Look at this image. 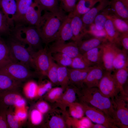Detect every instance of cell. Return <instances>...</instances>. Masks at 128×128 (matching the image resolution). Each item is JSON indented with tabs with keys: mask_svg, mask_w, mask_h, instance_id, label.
Wrapping results in <instances>:
<instances>
[{
	"mask_svg": "<svg viewBox=\"0 0 128 128\" xmlns=\"http://www.w3.org/2000/svg\"><path fill=\"white\" fill-rule=\"evenodd\" d=\"M126 102L119 96L114 100V110L112 118L118 128H128V109Z\"/></svg>",
	"mask_w": 128,
	"mask_h": 128,
	"instance_id": "7",
	"label": "cell"
},
{
	"mask_svg": "<svg viewBox=\"0 0 128 128\" xmlns=\"http://www.w3.org/2000/svg\"><path fill=\"white\" fill-rule=\"evenodd\" d=\"M12 61L8 44L0 38V69Z\"/></svg>",
	"mask_w": 128,
	"mask_h": 128,
	"instance_id": "32",
	"label": "cell"
},
{
	"mask_svg": "<svg viewBox=\"0 0 128 128\" xmlns=\"http://www.w3.org/2000/svg\"><path fill=\"white\" fill-rule=\"evenodd\" d=\"M35 1L42 11L55 13L61 9L59 6L58 0H35Z\"/></svg>",
	"mask_w": 128,
	"mask_h": 128,
	"instance_id": "33",
	"label": "cell"
},
{
	"mask_svg": "<svg viewBox=\"0 0 128 128\" xmlns=\"http://www.w3.org/2000/svg\"><path fill=\"white\" fill-rule=\"evenodd\" d=\"M7 109L0 108V128H9L6 118Z\"/></svg>",
	"mask_w": 128,
	"mask_h": 128,
	"instance_id": "51",
	"label": "cell"
},
{
	"mask_svg": "<svg viewBox=\"0 0 128 128\" xmlns=\"http://www.w3.org/2000/svg\"><path fill=\"white\" fill-rule=\"evenodd\" d=\"M78 96L80 102L101 111L112 119L114 110L113 102L101 93L97 87L84 86L79 90Z\"/></svg>",
	"mask_w": 128,
	"mask_h": 128,
	"instance_id": "2",
	"label": "cell"
},
{
	"mask_svg": "<svg viewBox=\"0 0 128 128\" xmlns=\"http://www.w3.org/2000/svg\"><path fill=\"white\" fill-rule=\"evenodd\" d=\"M109 4V0H101L96 6L93 7L82 16V22L86 27L93 23L96 16L104 9Z\"/></svg>",
	"mask_w": 128,
	"mask_h": 128,
	"instance_id": "20",
	"label": "cell"
},
{
	"mask_svg": "<svg viewBox=\"0 0 128 128\" xmlns=\"http://www.w3.org/2000/svg\"><path fill=\"white\" fill-rule=\"evenodd\" d=\"M13 29L0 8V34H11L12 33Z\"/></svg>",
	"mask_w": 128,
	"mask_h": 128,
	"instance_id": "44",
	"label": "cell"
},
{
	"mask_svg": "<svg viewBox=\"0 0 128 128\" xmlns=\"http://www.w3.org/2000/svg\"><path fill=\"white\" fill-rule=\"evenodd\" d=\"M63 9L69 13L72 12L75 7L78 0H60Z\"/></svg>",
	"mask_w": 128,
	"mask_h": 128,
	"instance_id": "48",
	"label": "cell"
},
{
	"mask_svg": "<svg viewBox=\"0 0 128 128\" xmlns=\"http://www.w3.org/2000/svg\"><path fill=\"white\" fill-rule=\"evenodd\" d=\"M57 80L58 84L64 91L69 84L68 68L58 65Z\"/></svg>",
	"mask_w": 128,
	"mask_h": 128,
	"instance_id": "34",
	"label": "cell"
},
{
	"mask_svg": "<svg viewBox=\"0 0 128 128\" xmlns=\"http://www.w3.org/2000/svg\"><path fill=\"white\" fill-rule=\"evenodd\" d=\"M107 17L112 21L115 27L121 34L128 33V20L122 18L111 12L109 8Z\"/></svg>",
	"mask_w": 128,
	"mask_h": 128,
	"instance_id": "31",
	"label": "cell"
},
{
	"mask_svg": "<svg viewBox=\"0 0 128 128\" xmlns=\"http://www.w3.org/2000/svg\"><path fill=\"white\" fill-rule=\"evenodd\" d=\"M35 0H17V10L14 20V27L21 24L28 8Z\"/></svg>",
	"mask_w": 128,
	"mask_h": 128,
	"instance_id": "25",
	"label": "cell"
},
{
	"mask_svg": "<svg viewBox=\"0 0 128 128\" xmlns=\"http://www.w3.org/2000/svg\"><path fill=\"white\" fill-rule=\"evenodd\" d=\"M69 108V115L70 116L77 119H80L84 116V111L81 103L76 101L70 104Z\"/></svg>",
	"mask_w": 128,
	"mask_h": 128,
	"instance_id": "36",
	"label": "cell"
},
{
	"mask_svg": "<svg viewBox=\"0 0 128 128\" xmlns=\"http://www.w3.org/2000/svg\"><path fill=\"white\" fill-rule=\"evenodd\" d=\"M107 41L106 38L94 37L81 41L78 45L80 53L82 54L90 50L102 45Z\"/></svg>",
	"mask_w": 128,
	"mask_h": 128,
	"instance_id": "26",
	"label": "cell"
},
{
	"mask_svg": "<svg viewBox=\"0 0 128 128\" xmlns=\"http://www.w3.org/2000/svg\"><path fill=\"white\" fill-rule=\"evenodd\" d=\"M121 1L127 8H128V0H119Z\"/></svg>",
	"mask_w": 128,
	"mask_h": 128,
	"instance_id": "55",
	"label": "cell"
},
{
	"mask_svg": "<svg viewBox=\"0 0 128 128\" xmlns=\"http://www.w3.org/2000/svg\"><path fill=\"white\" fill-rule=\"evenodd\" d=\"M48 50L51 54L61 53L72 58L80 54L78 45L74 41L66 43L54 41L50 46Z\"/></svg>",
	"mask_w": 128,
	"mask_h": 128,
	"instance_id": "10",
	"label": "cell"
},
{
	"mask_svg": "<svg viewBox=\"0 0 128 128\" xmlns=\"http://www.w3.org/2000/svg\"><path fill=\"white\" fill-rule=\"evenodd\" d=\"M101 0H78L75 8L71 12L73 15L81 16L94 6Z\"/></svg>",
	"mask_w": 128,
	"mask_h": 128,
	"instance_id": "28",
	"label": "cell"
},
{
	"mask_svg": "<svg viewBox=\"0 0 128 128\" xmlns=\"http://www.w3.org/2000/svg\"><path fill=\"white\" fill-rule=\"evenodd\" d=\"M42 10L38 4L34 1L28 8L20 25L39 26L41 20Z\"/></svg>",
	"mask_w": 128,
	"mask_h": 128,
	"instance_id": "12",
	"label": "cell"
},
{
	"mask_svg": "<svg viewBox=\"0 0 128 128\" xmlns=\"http://www.w3.org/2000/svg\"><path fill=\"white\" fill-rule=\"evenodd\" d=\"M67 16L62 9L55 13L44 11L39 25L37 28L42 42L47 45L55 41Z\"/></svg>",
	"mask_w": 128,
	"mask_h": 128,
	"instance_id": "1",
	"label": "cell"
},
{
	"mask_svg": "<svg viewBox=\"0 0 128 128\" xmlns=\"http://www.w3.org/2000/svg\"><path fill=\"white\" fill-rule=\"evenodd\" d=\"M43 114L36 108L32 109L30 115V119L32 124L35 126L40 125L43 119Z\"/></svg>",
	"mask_w": 128,
	"mask_h": 128,
	"instance_id": "45",
	"label": "cell"
},
{
	"mask_svg": "<svg viewBox=\"0 0 128 128\" xmlns=\"http://www.w3.org/2000/svg\"><path fill=\"white\" fill-rule=\"evenodd\" d=\"M120 42V45L123 47V50L128 52V33L121 34Z\"/></svg>",
	"mask_w": 128,
	"mask_h": 128,
	"instance_id": "52",
	"label": "cell"
},
{
	"mask_svg": "<svg viewBox=\"0 0 128 128\" xmlns=\"http://www.w3.org/2000/svg\"><path fill=\"white\" fill-rule=\"evenodd\" d=\"M36 108L43 114L47 113L51 110L50 105L44 101L38 102L36 105Z\"/></svg>",
	"mask_w": 128,
	"mask_h": 128,
	"instance_id": "49",
	"label": "cell"
},
{
	"mask_svg": "<svg viewBox=\"0 0 128 128\" xmlns=\"http://www.w3.org/2000/svg\"><path fill=\"white\" fill-rule=\"evenodd\" d=\"M47 126L50 128H65L67 127L64 117L59 114L52 115L48 120Z\"/></svg>",
	"mask_w": 128,
	"mask_h": 128,
	"instance_id": "37",
	"label": "cell"
},
{
	"mask_svg": "<svg viewBox=\"0 0 128 128\" xmlns=\"http://www.w3.org/2000/svg\"><path fill=\"white\" fill-rule=\"evenodd\" d=\"M13 107H9L7 110V121L9 128H18L20 127L21 123L16 116L14 111L13 110Z\"/></svg>",
	"mask_w": 128,
	"mask_h": 128,
	"instance_id": "43",
	"label": "cell"
},
{
	"mask_svg": "<svg viewBox=\"0 0 128 128\" xmlns=\"http://www.w3.org/2000/svg\"><path fill=\"white\" fill-rule=\"evenodd\" d=\"M53 60L58 65L69 67L72 61V58L63 53H55L51 54Z\"/></svg>",
	"mask_w": 128,
	"mask_h": 128,
	"instance_id": "39",
	"label": "cell"
},
{
	"mask_svg": "<svg viewBox=\"0 0 128 128\" xmlns=\"http://www.w3.org/2000/svg\"><path fill=\"white\" fill-rule=\"evenodd\" d=\"M64 91L61 87H52L44 95L45 99L50 103H55L60 98Z\"/></svg>",
	"mask_w": 128,
	"mask_h": 128,
	"instance_id": "41",
	"label": "cell"
},
{
	"mask_svg": "<svg viewBox=\"0 0 128 128\" xmlns=\"http://www.w3.org/2000/svg\"><path fill=\"white\" fill-rule=\"evenodd\" d=\"M11 57L13 61L24 64L32 68L31 53L25 45L14 38H10L8 44Z\"/></svg>",
	"mask_w": 128,
	"mask_h": 128,
	"instance_id": "6",
	"label": "cell"
},
{
	"mask_svg": "<svg viewBox=\"0 0 128 128\" xmlns=\"http://www.w3.org/2000/svg\"><path fill=\"white\" fill-rule=\"evenodd\" d=\"M80 103L82 105L85 114L91 121L96 123L102 124L106 128H118L114 124L112 119L107 116L103 112Z\"/></svg>",
	"mask_w": 128,
	"mask_h": 128,
	"instance_id": "9",
	"label": "cell"
},
{
	"mask_svg": "<svg viewBox=\"0 0 128 128\" xmlns=\"http://www.w3.org/2000/svg\"><path fill=\"white\" fill-rule=\"evenodd\" d=\"M109 11V5L95 17L93 23L97 29L99 30L104 29L105 25L107 19V15Z\"/></svg>",
	"mask_w": 128,
	"mask_h": 128,
	"instance_id": "40",
	"label": "cell"
},
{
	"mask_svg": "<svg viewBox=\"0 0 128 128\" xmlns=\"http://www.w3.org/2000/svg\"><path fill=\"white\" fill-rule=\"evenodd\" d=\"M0 8L11 27L14 28V20L17 10V0H0Z\"/></svg>",
	"mask_w": 128,
	"mask_h": 128,
	"instance_id": "16",
	"label": "cell"
},
{
	"mask_svg": "<svg viewBox=\"0 0 128 128\" xmlns=\"http://www.w3.org/2000/svg\"><path fill=\"white\" fill-rule=\"evenodd\" d=\"M26 104L25 100L22 97L17 101L14 106L16 108H22L25 107Z\"/></svg>",
	"mask_w": 128,
	"mask_h": 128,
	"instance_id": "53",
	"label": "cell"
},
{
	"mask_svg": "<svg viewBox=\"0 0 128 128\" xmlns=\"http://www.w3.org/2000/svg\"><path fill=\"white\" fill-rule=\"evenodd\" d=\"M78 87L70 85L67 87L59 99L55 102L56 107L66 112L67 108L71 103L76 101L77 95L80 90Z\"/></svg>",
	"mask_w": 128,
	"mask_h": 128,
	"instance_id": "11",
	"label": "cell"
},
{
	"mask_svg": "<svg viewBox=\"0 0 128 128\" xmlns=\"http://www.w3.org/2000/svg\"><path fill=\"white\" fill-rule=\"evenodd\" d=\"M107 20L105 25L104 29L107 35L108 41L112 43L120 44V37L121 34L114 26L112 21L107 16Z\"/></svg>",
	"mask_w": 128,
	"mask_h": 128,
	"instance_id": "27",
	"label": "cell"
},
{
	"mask_svg": "<svg viewBox=\"0 0 128 128\" xmlns=\"http://www.w3.org/2000/svg\"><path fill=\"white\" fill-rule=\"evenodd\" d=\"M16 108L14 112L16 117L20 123L26 119L27 116V112L25 107Z\"/></svg>",
	"mask_w": 128,
	"mask_h": 128,
	"instance_id": "50",
	"label": "cell"
},
{
	"mask_svg": "<svg viewBox=\"0 0 128 128\" xmlns=\"http://www.w3.org/2000/svg\"><path fill=\"white\" fill-rule=\"evenodd\" d=\"M97 88L105 96L110 98L113 102L120 92L111 72L105 71L100 80Z\"/></svg>",
	"mask_w": 128,
	"mask_h": 128,
	"instance_id": "8",
	"label": "cell"
},
{
	"mask_svg": "<svg viewBox=\"0 0 128 128\" xmlns=\"http://www.w3.org/2000/svg\"><path fill=\"white\" fill-rule=\"evenodd\" d=\"M102 45L90 50L82 54L91 66L102 65Z\"/></svg>",
	"mask_w": 128,
	"mask_h": 128,
	"instance_id": "23",
	"label": "cell"
},
{
	"mask_svg": "<svg viewBox=\"0 0 128 128\" xmlns=\"http://www.w3.org/2000/svg\"><path fill=\"white\" fill-rule=\"evenodd\" d=\"M92 67L83 69L68 68L69 85L75 86L80 89L83 87L84 86V81Z\"/></svg>",
	"mask_w": 128,
	"mask_h": 128,
	"instance_id": "17",
	"label": "cell"
},
{
	"mask_svg": "<svg viewBox=\"0 0 128 128\" xmlns=\"http://www.w3.org/2000/svg\"><path fill=\"white\" fill-rule=\"evenodd\" d=\"M38 85L32 80L28 81L24 85L23 91L26 96L30 99L36 98Z\"/></svg>",
	"mask_w": 128,
	"mask_h": 128,
	"instance_id": "35",
	"label": "cell"
},
{
	"mask_svg": "<svg viewBox=\"0 0 128 128\" xmlns=\"http://www.w3.org/2000/svg\"><path fill=\"white\" fill-rule=\"evenodd\" d=\"M71 15V25L73 35V41L78 45L83 37L87 34V29L84 25L81 16Z\"/></svg>",
	"mask_w": 128,
	"mask_h": 128,
	"instance_id": "14",
	"label": "cell"
},
{
	"mask_svg": "<svg viewBox=\"0 0 128 128\" xmlns=\"http://www.w3.org/2000/svg\"><path fill=\"white\" fill-rule=\"evenodd\" d=\"M12 33L13 37L21 43L28 47L38 50L41 47L42 42L39 32L34 26L20 25L14 27Z\"/></svg>",
	"mask_w": 128,
	"mask_h": 128,
	"instance_id": "3",
	"label": "cell"
},
{
	"mask_svg": "<svg viewBox=\"0 0 128 128\" xmlns=\"http://www.w3.org/2000/svg\"><path fill=\"white\" fill-rule=\"evenodd\" d=\"M58 67V65L55 62L51 56L46 76L52 85H58L57 80Z\"/></svg>",
	"mask_w": 128,
	"mask_h": 128,
	"instance_id": "38",
	"label": "cell"
},
{
	"mask_svg": "<svg viewBox=\"0 0 128 128\" xmlns=\"http://www.w3.org/2000/svg\"><path fill=\"white\" fill-rule=\"evenodd\" d=\"M18 89L4 91L0 92V108L7 109L14 106L17 101L22 97Z\"/></svg>",
	"mask_w": 128,
	"mask_h": 128,
	"instance_id": "18",
	"label": "cell"
},
{
	"mask_svg": "<svg viewBox=\"0 0 128 128\" xmlns=\"http://www.w3.org/2000/svg\"><path fill=\"white\" fill-rule=\"evenodd\" d=\"M116 83L119 89L120 97L128 101V94L124 90V86L126 83L128 77V67H125L114 71L112 74Z\"/></svg>",
	"mask_w": 128,
	"mask_h": 128,
	"instance_id": "21",
	"label": "cell"
},
{
	"mask_svg": "<svg viewBox=\"0 0 128 128\" xmlns=\"http://www.w3.org/2000/svg\"><path fill=\"white\" fill-rule=\"evenodd\" d=\"M71 18V15L69 13L62 24L55 41L65 42L70 40L73 41V35L70 23Z\"/></svg>",
	"mask_w": 128,
	"mask_h": 128,
	"instance_id": "19",
	"label": "cell"
},
{
	"mask_svg": "<svg viewBox=\"0 0 128 128\" xmlns=\"http://www.w3.org/2000/svg\"><path fill=\"white\" fill-rule=\"evenodd\" d=\"M90 128H106L104 125L99 123L92 124Z\"/></svg>",
	"mask_w": 128,
	"mask_h": 128,
	"instance_id": "54",
	"label": "cell"
},
{
	"mask_svg": "<svg viewBox=\"0 0 128 128\" xmlns=\"http://www.w3.org/2000/svg\"><path fill=\"white\" fill-rule=\"evenodd\" d=\"M115 44L107 41L102 45V64L106 71H113V61Z\"/></svg>",
	"mask_w": 128,
	"mask_h": 128,
	"instance_id": "15",
	"label": "cell"
},
{
	"mask_svg": "<svg viewBox=\"0 0 128 128\" xmlns=\"http://www.w3.org/2000/svg\"><path fill=\"white\" fill-rule=\"evenodd\" d=\"M128 52L121 50L115 45L114 55L113 61V71L128 67Z\"/></svg>",
	"mask_w": 128,
	"mask_h": 128,
	"instance_id": "22",
	"label": "cell"
},
{
	"mask_svg": "<svg viewBox=\"0 0 128 128\" xmlns=\"http://www.w3.org/2000/svg\"><path fill=\"white\" fill-rule=\"evenodd\" d=\"M52 85L50 81H47L38 85L36 98L44 95L52 88Z\"/></svg>",
	"mask_w": 128,
	"mask_h": 128,
	"instance_id": "47",
	"label": "cell"
},
{
	"mask_svg": "<svg viewBox=\"0 0 128 128\" xmlns=\"http://www.w3.org/2000/svg\"><path fill=\"white\" fill-rule=\"evenodd\" d=\"M92 67L82 55L81 54L72 58L71 64L69 68L75 69H83Z\"/></svg>",
	"mask_w": 128,
	"mask_h": 128,
	"instance_id": "42",
	"label": "cell"
},
{
	"mask_svg": "<svg viewBox=\"0 0 128 128\" xmlns=\"http://www.w3.org/2000/svg\"><path fill=\"white\" fill-rule=\"evenodd\" d=\"M110 9L113 14L122 18L128 19V8L119 0H109Z\"/></svg>",
	"mask_w": 128,
	"mask_h": 128,
	"instance_id": "29",
	"label": "cell"
},
{
	"mask_svg": "<svg viewBox=\"0 0 128 128\" xmlns=\"http://www.w3.org/2000/svg\"><path fill=\"white\" fill-rule=\"evenodd\" d=\"M22 82L15 80L6 75L0 73V92L18 89Z\"/></svg>",
	"mask_w": 128,
	"mask_h": 128,
	"instance_id": "30",
	"label": "cell"
},
{
	"mask_svg": "<svg viewBox=\"0 0 128 128\" xmlns=\"http://www.w3.org/2000/svg\"><path fill=\"white\" fill-rule=\"evenodd\" d=\"M88 26V29H87V34H90L93 37L105 38L107 39L106 34L104 29L102 30L97 29L93 23Z\"/></svg>",
	"mask_w": 128,
	"mask_h": 128,
	"instance_id": "46",
	"label": "cell"
},
{
	"mask_svg": "<svg viewBox=\"0 0 128 128\" xmlns=\"http://www.w3.org/2000/svg\"><path fill=\"white\" fill-rule=\"evenodd\" d=\"M31 55L32 68L35 70L38 75L41 77L46 76L51 56V54L45 47L37 51L27 47Z\"/></svg>",
	"mask_w": 128,
	"mask_h": 128,
	"instance_id": "5",
	"label": "cell"
},
{
	"mask_svg": "<svg viewBox=\"0 0 128 128\" xmlns=\"http://www.w3.org/2000/svg\"><path fill=\"white\" fill-rule=\"evenodd\" d=\"M105 71L102 65L92 66L84 81V86L88 88L97 87Z\"/></svg>",
	"mask_w": 128,
	"mask_h": 128,
	"instance_id": "13",
	"label": "cell"
},
{
	"mask_svg": "<svg viewBox=\"0 0 128 128\" xmlns=\"http://www.w3.org/2000/svg\"><path fill=\"white\" fill-rule=\"evenodd\" d=\"M0 73L8 75L13 79L21 82L28 80L38 75L27 66L12 61L0 69Z\"/></svg>",
	"mask_w": 128,
	"mask_h": 128,
	"instance_id": "4",
	"label": "cell"
},
{
	"mask_svg": "<svg viewBox=\"0 0 128 128\" xmlns=\"http://www.w3.org/2000/svg\"><path fill=\"white\" fill-rule=\"evenodd\" d=\"M65 118L67 127L73 128H90L92 123L87 117H83L80 119L72 117L66 112Z\"/></svg>",
	"mask_w": 128,
	"mask_h": 128,
	"instance_id": "24",
	"label": "cell"
}]
</instances>
